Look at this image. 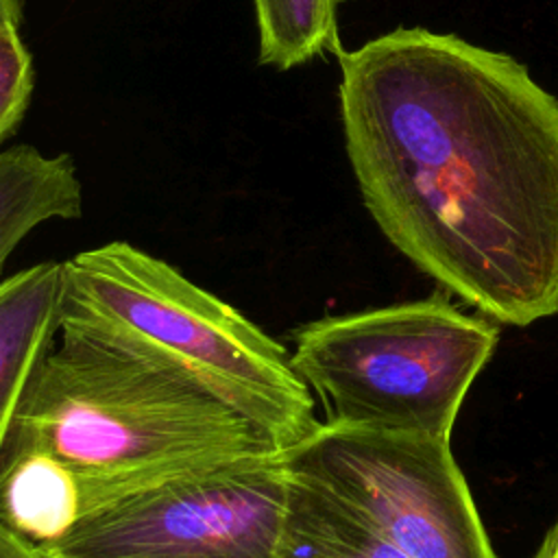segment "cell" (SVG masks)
Returning <instances> with one entry per match:
<instances>
[{
	"instance_id": "cell-1",
	"label": "cell",
	"mask_w": 558,
	"mask_h": 558,
	"mask_svg": "<svg viewBox=\"0 0 558 558\" xmlns=\"http://www.w3.org/2000/svg\"><path fill=\"white\" fill-rule=\"evenodd\" d=\"M336 57L349 163L381 233L499 323L558 314V100L514 57L421 26Z\"/></svg>"
},
{
	"instance_id": "cell-2",
	"label": "cell",
	"mask_w": 558,
	"mask_h": 558,
	"mask_svg": "<svg viewBox=\"0 0 558 558\" xmlns=\"http://www.w3.org/2000/svg\"><path fill=\"white\" fill-rule=\"evenodd\" d=\"M63 266L61 338L192 384L283 453L320 425L290 351L172 264L118 240Z\"/></svg>"
},
{
	"instance_id": "cell-3",
	"label": "cell",
	"mask_w": 558,
	"mask_h": 558,
	"mask_svg": "<svg viewBox=\"0 0 558 558\" xmlns=\"http://www.w3.org/2000/svg\"><path fill=\"white\" fill-rule=\"evenodd\" d=\"M22 449L70 466L87 514L181 475L279 451L192 384L61 336L11 425L4 453Z\"/></svg>"
},
{
	"instance_id": "cell-4",
	"label": "cell",
	"mask_w": 558,
	"mask_h": 558,
	"mask_svg": "<svg viewBox=\"0 0 558 558\" xmlns=\"http://www.w3.org/2000/svg\"><path fill=\"white\" fill-rule=\"evenodd\" d=\"M497 327L432 296L310 320L290 360L329 423L451 438Z\"/></svg>"
},
{
	"instance_id": "cell-5",
	"label": "cell",
	"mask_w": 558,
	"mask_h": 558,
	"mask_svg": "<svg viewBox=\"0 0 558 558\" xmlns=\"http://www.w3.org/2000/svg\"><path fill=\"white\" fill-rule=\"evenodd\" d=\"M281 451L181 475L85 514L46 558H279Z\"/></svg>"
},
{
	"instance_id": "cell-6",
	"label": "cell",
	"mask_w": 558,
	"mask_h": 558,
	"mask_svg": "<svg viewBox=\"0 0 558 558\" xmlns=\"http://www.w3.org/2000/svg\"><path fill=\"white\" fill-rule=\"evenodd\" d=\"M283 458L410 558H495L449 438L325 421Z\"/></svg>"
},
{
	"instance_id": "cell-7",
	"label": "cell",
	"mask_w": 558,
	"mask_h": 558,
	"mask_svg": "<svg viewBox=\"0 0 558 558\" xmlns=\"http://www.w3.org/2000/svg\"><path fill=\"white\" fill-rule=\"evenodd\" d=\"M63 262L48 259L0 281V460L41 360L61 331Z\"/></svg>"
},
{
	"instance_id": "cell-8",
	"label": "cell",
	"mask_w": 558,
	"mask_h": 558,
	"mask_svg": "<svg viewBox=\"0 0 558 558\" xmlns=\"http://www.w3.org/2000/svg\"><path fill=\"white\" fill-rule=\"evenodd\" d=\"M83 187L70 155H44L17 144L0 153V272L13 251L44 222L72 220Z\"/></svg>"
},
{
	"instance_id": "cell-9",
	"label": "cell",
	"mask_w": 558,
	"mask_h": 558,
	"mask_svg": "<svg viewBox=\"0 0 558 558\" xmlns=\"http://www.w3.org/2000/svg\"><path fill=\"white\" fill-rule=\"evenodd\" d=\"M87 514L70 466L41 449L9 451L0 460V521L35 545L65 536Z\"/></svg>"
},
{
	"instance_id": "cell-10",
	"label": "cell",
	"mask_w": 558,
	"mask_h": 558,
	"mask_svg": "<svg viewBox=\"0 0 558 558\" xmlns=\"http://www.w3.org/2000/svg\"><path fill=\"white\" fill-rule=\"evenodd\" d=\"M279 558H410L347 501L290 471Z\"/></svg>"
},
{
	"instance_id": "cell-11",
	"label": "cell",
	"mask_w": 558,
	"mask_h": 558,
	"mask_svg": "<svg viewBox=\"0 0 558 558\" xmlns=\"http://www.w3.org/2000/svg\"><path fill=\"white\" fill-rule=\"evenodd\" d=\"M342 0H253L259 31V63L290 70L325 50L338 52Z\"/></svg>"
},
{
	"instance_id": "cell-12",
	"label": "cell",
	"mask_w": 558,
	"mask_h": 558,
	"mask_svg": "<svg viewBox=\"0 0 558 558\" xmlns=\"http://www.w3.org/2000/svg\"><path fill=\"white\" fill-rule=\"evenodd\" d=\"M33 94V59L17 26H0V142L22 122Z\"/></svg>"
},
{
	"instance_id": "cell-13",
	"label": "cell",
	"mask_w": 558,
	"mask_h": 558,
	"mask_svg": "<svg viewBox=\"0 0 558 558\" xmlns=\"http://www.w3.org/2000/svg\"><path fill=\"white\" fill-rule=\"evenodd\" d=\"M0 558H46L39 545L22 538L0 521Z\"/></svg>"
},
{
	"instance_id": "cell-14",
	"label": "cell",
	"mask_w": 558,
	"mask_h": 558,
	"mask_svg": "<svg viewBox=\"0 0 558 558\" xmlns=\"http://www.w3.org/2000/svg\"><path fill=\"white\" fill-rule=\"evenodd\" d=\"M22 22V0H0V26H20Z\"/></svg>"
},
{
	"instance_id": "cell-15",
	"label": "cell",
	"mask_w": 558,
	"mask_h": 558,
	"mask_svg": "<svg viewBox=\"0 0 558 558\" xmlns=\"http://www.w3.org/2000/svg\"><path fill=\"white\" fill-rule=\"evenodd\" d=\"M532 558H558V519L556 523L549 527L547 536L543 538L541 547L536 549V554Z\"/></svg>"
}]
</instances>
